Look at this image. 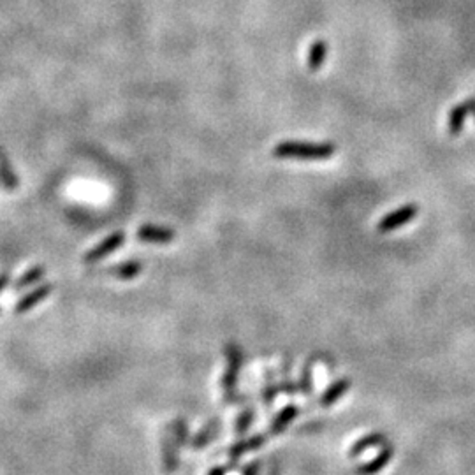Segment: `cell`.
I'll list each match as a JSON object with an SVG mask.
<instances>
[{"label": "cell", "instance_id": "cell-2", "mask_svg": "<svg viewBox=\"0 0 475 475\" xmlns=\"http://www.w3.org/2000/svg\"><path fill=\"white\" fill-rule=\"evenodd\" d=\"M225 372L222 375V391H224L225 403H238L241 398L236 396V384H238V375L243 366V350L238 343L231 342L225 345Z\"/></svg>", "mask_w": 475, "mask_h": 475}, {"label": "cell", "instance_id": "cell-4", "mask_svg": "<svg viewBox=\"0 0 475 475\" xmlns=\"http://www.w3.org/2000/svg\"><path fill=\"white\" fill-rule=\"evenodd\" d=\"M123 241H126V234L122 231H116L113 234L106 236L102 241H100L97 247H93L92 250H88L83 257V262L85 265H95V262L102 261L104 257H107L109 254H113L114 250L122 247Z\"/></svg>", "mask_w": 475, "mask_h": 475}, {"label": "cell", "instance_id": "cell-18", "mask_svg": "<svg viewBox=\"0 0 475 475\" xmlns=\"http://www.w3.org/2000/svg\"><path fill=\"white\" fill-rule=\"evenodd\" d=\"M44 273H46L44 266H34V268H30L25 275L20 276V279L16 280L15 290H22V289H25V287L32 286V283L41 282V280L44 279Z\"/></svg>", "mask_w": 475, "mask_h": 475}, {"label": "cell", "instance_id": "cell-13", "mask_svg": "<svg viewBox=\"0 0 475 475\" xmlns=\"http://www.w3.org/2000/svg\"><path fill=\"white\" fill-rule=\"evenodd\" d=\"M104 272L118 280H133L140 276V273L143 272V265L140 261H127L122 262V265L111 266V268L104 269Z\"/></svg>", "mask_w": 475, "mask_h": 475}, {"label": "cell", "instance_id": "cell-3", "mask_svg": "<svg viewBox=\"0 0 475 475\" xmlns=\"http://www.w3.org/2000/svg\"><path fill=\"white\" fill-rule=\"evenodd\" d=\"M417 213H419V208L415 206V204H412V203L403 204V206L396 208V210L384 215V217L379 220V224H377V229H379V232H382V234H386V232H393V231H396V229L407 225L410 220H414V218L417 217Z\"/></svg>", "mask_w": 475, "mask_h": 475}, {"label": "cell", "instance_id": "cell-6", "mask_svg": "<svg viewBox=\"0 0 475 475\" xmlns=\"http://www.w3.org/2000/svg\"><path fill=\"white\" fill-rule=\"evenodd\" d=\"M180 447L182 446L176 442L175 435L171 431V426H168L164 439H162V463H164V468L168 474H171V471H175L178 468Z\"/></svg>", "mask_w": 475, "mask_h": 475}, {"label": "cell", "instance_id": "cell-9", "mask_svg": "<svg viewBox=\"0 0 475 475\" xmlns=\"http://www.w3.org/2000/svg\"><path fill=\"white\" fill-rule=\"evenodd\" d=\"M350 384H352V382H350V379H347V377L335 380V382H333L331 386H329L328 389L322 393L321 400H319L321 407L328 408V407H331V405H335L336 401H338L340 398H342L343 394H345L347 391L350 389Z\"/></svg>", "mask_w": 475, "mask_h": 475}, {"label": "cell", "instance_id": "cell-16", "mask_svg": "<svg viewBox=\"0 0 475 475\" xmlns=\"http://www.w3.org/2000/svg\"><path fill=\"white\" fill-rule=\"evenodd\" d=\"M218 422L217 421H210L206 426H204L203 429H201L199 433H197L196 436H192L190 439V446L194 447V449H203V447L210 446L211 440L215 439V435L218 433Z\"/></svg>", "mask_w": 475, "mask_h": 475}, {"label": "cell", "instance_id": "cell-27", "mask_svg": "<svg viewBox=\"0 0 475 475\" xmlns=\"http://www.w3.org/2000/svg\"><path fill=\"white\" fill-rule=\"evenodd\" d=\"M268 475H280V468L279 467H272V470H269Z\"/></svg>", "mask_w": 475, "mask_h": 475}, {"label": "cell", "instance_id": "cell-8", "mask_svg": "<svg viewBox=\"0 0 475 475\" xmlns=\"http://www.w3.org/2000/svg\"><path fill=\"white\" fill-rule=\"evenodd\" d=\"M393 454H394L393 446H386L372 461L358 467L356 471H358V475H377L382 468L387 467V463H389L391 460H393Z\"/></svg>", "mask_w": 475, "mask_h": 475}, {"label": "cell", "instance_id": "cell-11", "mask_svg": "<svg viewBox=\"0 0 475 475\" xmlns=\"http://www.w3.org/2000/svg\"><path fill=\"white\" fill-rule=\"evenodd\" d=\"M297 414H300V408H297L296 405H287V407H283L272 421L269 433H272V435H280V433L286 431L287 426L297 417Z\"/></svg>", "mask_w": 475, "mask_h": 475}, {"label": "cell", "instance_id": "cell-19", "mask_svg": "<svg viewBox=\"0 0 475 475\" xmlns=\"http://www.w3.org/2000/svg\"><path fill=\"white\" fill-rule=\"evenodd\" d=\"M312 365H314V358H310L307 361V365L301 370V379L297 382V387L303 394H310L314 389V372H312Z\"/></svg>", "mask_w": 475, "mask_h": 475}, {"label": "cell", "instance_id": "cell-17", "mask_svg": "<svg viewBox=\"0 0 475 475\" xmlns=\"http://www.w3.org/2000/svg\"><path fill=\"white\" fill-rule=\"evenodd\" d=\"M0 183L9 192L16 190V187H18V180H16L15 173H13L11 166H9L8 157L2 154V150H0Z\"/></svg>", "mask_w": 475, "mask_h": 475}, {"label": "cell", "instance_id": "cell-5", "mask_svg": "<svg viewBox=\"0 0 475 475\" xmlns=\"http://www.w3.org/2000/svg\"><path fill=\"white\" fill-rule=\"evenodd\" d=\"M176 238V232L171 227L155 224H145L138 229V240L155 245H168Z\"/></svg>", "mask_w": 475, "mask_h": 475}, {"label": "cell", "instance_id": "cell-21", "mask_svg": "<svg viewBox=\"0 0 475 475\" xmlns=\"http://www.w3.org/2000/svg\"><path fill=\"white\" fill-rule=\"evenodd\" d=\"M171 431L173 435H175L176 442L180 443V446H187V443H190V436H189V428H187V422L185 419H176L175 422L171 424Z\"/></svg>", "mask_w": 475, "mask_h": 475}, {"label": "cell", "instance_id": "cell-20", "mask_svg": "<svg viewBox=\"0 0 475 475\" xmlns=\"http://www.w3.org/2000/svg\"><path fill=\"white\" fill-rule=\"evenodd\" d=\"M252 421H254V408L252 407L243 408V410L240 412V415H238V419H236V433H238V435L247 433Z\"/></svg>", "mask_w": 475, "mask_h": 475}, {"label": "cell", "instance_id": "cell-15", "mask_svg": "<svg viewBox=\"0 0 475 475\" xmlns=\"http://www.w3.org/2000/svg\"><path fill=\"white\" fill-rule=\"evenodd\" d=\"M326 55H328V43L322 39L315 41L308 51V69L310 71H319L324 65Z\"/></svg>", "mask_w": 475, "mask_h": 475}, {"label": "cell", "instance_id": "cell-26", "mask_svg": "<svg viewBox=\"0 0 475 475\" xmlns=\"http://www.w3.org/2000/svg\"><path fill=\"white\" fill-rule=\"evenodd\" d=\"M468 106H470V114L475 118V97H470V99H467Z\"/></svg>", "mask_w": 475, "mask_h": 475}, {"label": "cell", "instance_id": "cell-10", "mask_svg": "<svg viewBox=\"0 0 475 475\" xmlns=\"http://www.w3.org/2000/svg\"><path fill=\"white\" fill-rule=\"evenodd\" d=\"M467 116H470V106H468L467 100L457 104V106H454L453 109H450L449 120H447V127H449L450 136H460L461 131H463Z\"/></svg>", "mask_w": 475, "mask_h": 475}, {"label": "cell", "instance_id": "cell-23", "mask_svg": "<svg viewBox=\"0 0 475 475\" xmlns=\"http://www.w3.org/2000/svg\"><path fill=\"white\" fill-rule=\"evenodd\" d=\"M261 470H262L261 461H254V463L247 464V467L243 468V474L241 475H261Z\"/></svg>", "mask_w": 475, "mask_h": 475}, {"label": "cell", "instance_id": "cell-1", "mask_svg": "<svg viewBox=\"0 0 475 475\" xmlns=\"http://www.w3.org/2000/svg\"><path fill=\"white\" fill-rule=\"evenodd\" d=\"M336 154L335 143H310V141H282L273 148V155L282 161H328Z\"/></svg>", "mask_w": 475, "mask_h": 475}, {"label": "cell", "instance_id": "cell-22", "mask_svg": "<svg viewBox=\"0 0 475 475\" xmlns=\"http://www.w3.org/2000/svg\"><path fill=\"white\" fill-rule=\"evenodd\" d=\"M279 391H280V384H275V382H272V380H268V384H266L265 389H262V401H265L266 405H272L273 401H275Z\"/></svg>", "mask_w": 475, "mask_h": 475}, {"label": "cell", "instance_id": "cell-24", "mask_svg": "<svg viewBox=\"0 0 475 475\" xmlns=\"http://www.w3.org/2000/svg\"><path fill=\"white\" fill-rule=\"evenodd\" d=\"M9 280H11V275H9L8 272L0 273V290L4 289L6 286H8V283H9Z\"/></svg>", "mask_w": 475, "mask_h": 475}, {"label": "cell", "instance_id": "cell-25", "mask_svg": "<svg viewBox=\"0 0 475 475\" xmlns=\"http://www.w3.org/2000/svg\"><path fill=\"white\" fill-rule=\"evenodd\" d=\"M225 474H227V467H213L208 471V475H225Z\"/></svg>", "mask_w": 475, "mask_h": 475}, {"label": "cell", "instance_id": "cell-12", "mask_svg": "<svg viewBox=\"0 0 475 475\" xmlns=\"http://www.w3.org/2000/svg\"><path fill=\"white\" fill-rule=\"evenodd\" d=\"M266 443V436L265 435H255L252 436V439H247V440H240V442H236L234 446L229 449V457H231L232 463H236V461L240 460L243 454L250 453V450H255L259 449V447H262Z\"/></svg>", "mask_w": 475, "mask_h": 475}, {"label": "cell", "instance_id": "cell-7", "mask_svg": "<svg viewBox=\"0 0 475 475\" xmlns=\"http://www.w3.org/2000/svg\"><path fill=\"white\" fill-rule=\"evenodd\" d=\"M51 293H53V283H43V286L36 287L32 293L25 294V296H23L22 300L16 303L15 314H25V312H29L30 308H34L36 305H39L41 301L46 300Z\"/></svg>", "mask_w": 475, "mask_h": 475}, {"label": "cell", "instance_id": "cell-14", "mask_svg": "<svg viewBox=\"0 0 475 475\" xmlns=\"http://www.w3.org/2000/svg\"><path fill=\"white\" fill-rule=\"evenodd\" d=\"M384 442H386V436H384L382 433H370V435L363 436L361 440H358V442H356L352 447H350V457L361 456V454L365 453V450L373 449V447L382 446Z\"/></svg>", "mask_w": 475, "mask_h": 475}]
</instances>
